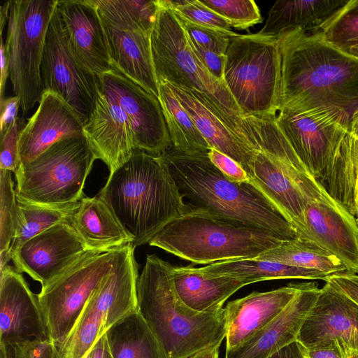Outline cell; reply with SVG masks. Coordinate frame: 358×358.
<instances>
[{
  "label": "cell",
  "mask_w": 358,
  "mask_h": 358,
  "mask_svg": "<svg viewBox=\"0 0 358 358\" xmlns=\"http://www.w3.org/2000/svg\"><path fill=\"white\" fill-rule=\"evenodd\" d=\"M350 133L358 136V112L355 113L352 118Z\"/></svg>",
  "instance_id": "54"
},
{
  "label": "cell",
  "mask_w": 358,
  "mask_h": 358,
  "mask_svg": "<svg viewBox=\"0 0 358 358\" xmlns=\"http://www.w3.org/2000/svg\"><path fill=\"white\" fill-rule=\"evenodd\" d=\"M307 34L358 59V0H349L320 27Z\"/></svg>",
  "instance_id": "37"
},
{
  "label": "cell",
  "mask_w": 358,
  "mask_h": 358,
  "mask_svg": "<svg viewBox=\"0 0 358 358\" xmlns=\"http://www.w3.org/2000/svg\"><path fill=\"white\" fill-rule=\"evenodd\" d=\"M304 282L249 295L229 301L226 314V352L247 341L278 317L303 288Z\"/></svg>",
  "instance_id": "21"
},
{
  "label": "cell",
  "mask_w": 358,
  "mask_h": 358,
  "mask_svg": "<svg viewBox=\"0 0 358 358\" xmlns=\"http://www.w3.org/2000/svg\"><path fill=\"white\" fill-rule=\"evenodd\" d=\"M110 208L134 248L148 243L192 208L183 200L162 156L135 149L97 195Z\"/></svg>",
  "instance_id": "3"
},
{
  "label": "cell",
  "mask_w": 358,
  "mask_h": 358,
  "mask_svg": "<svg viewBox=\"0 0 358 358\" xmlns=\"http://www.w3.org/2000/svg\"><path fill=\"white\" fill-rule=\"evenodd\" d=\"M175 15L193 43L218 54L226 55L231 40L239 35L231 30L199 25Z\"/></svg>",
  "instance_id": "41"
},
{
  "label": "cell",
  "mask_w": 358,
  "mask_h": 358,
  "mask_svg": "<svg viewBox=\"0 0 358 358\" xmlns=\"http://www.w3.org/2000/svg\"><path fill=\"white\" fill-rule=\"evenodd\" d=\"M158 84L159 100L172 148L187 153L208 152L210 147L171 87L162 80Z\"/></svg>",
  "instance_id": "34"
},
{
  "label": "cell",
  "mask_w": 358,
  "mask_h": 358,
  "mask_svg": "<svg viewBox=\"0 0 358 358\" xmlns=\"http://www.w3.org/2000/svg\"><path fill=\"white\" fill-rule=\"evenodd\" d=\"M301 350L304 358H347L342 350L334 342L307 348L301 345Z\"/></svg>",
  "instance_id": "48"
},
{
  "label": "cell",
  "mask_w": 358,
  "mask_h": 358,
  "mask_svg": "<svg viewBox=\"0 0 358 358\" xmlns=\"http://www.w3.org/2000/svg\"><path fill=\"white\" fill-rule=\"evenodd\" d=\"M26 123L18 117L14 126L1 137L0 169L15 173L20 166L18 141Z\"/></svg>",
  "instance_id": "42"
},
{
  "label": "cell",
  "mask_w": 358,
  "mask_h": 358,
  "mask_svg": "<svg viewBox=\"0 0 358 358\" xmlns=\"http://www.w3.org/2000/svg\"><path fill=\"white\" fill-rule=\"evenodd\" d=\"M283 241L271 231L192 208L166 224L148 243L204 264L255 259Z\"/></svg>",
  "instance_id": "5"
},
{
  "label": "cell",
  "mask_w": 358,
  "mask_h": 358,
  "mask_svg": "<svg viewBox=\"0 0 358 358\" xmlns=\"http://www.w3.org/2000/svg\"><path fill=\"white\" fill-rule=\"evenodd\" d=\"M150 39L157 80L188 90L252 147L243 124V115L225 83L213 77L198 59L172 10L159 5Z\"/></svg>",
  "instance_id": "6"
},
{
  "label": "cell",
  "mask_w": 358,
  "mask_h": 358,
  "mask_svg": "<svg viewBox=\"0 0 358 358\" xmlns=\"http://www.w3.org/2000/svg\"><path fill=\"white\" fill-rule=\"evenodd\" d=\"M106 348V339L104 335L95 344L87 358H104Z\"/></svg>",
  "instance_id": "51"
},
{
  "label": "cell",
  "mask_w": 358,
  "mask_h": 358,
  "mask_svg": "<svg viewBox=\"0 0 358 358\" xmlns=\"http://www.w3.org/2000/svg\"><path fill=\"white\" fill-rule=\"evenodd\" d=\"M221 343H220L215 346L198 352L189 358H218Z\"/></svg>",
  "instance_id": "52"
},
{
  "label": "cell",
  "mask_w": 358,
  "mask_h": 358,
  "mask_svg": "<svg viewBox=\"0 0 358 358\" xmlns=\"http://www.w3.org/2000/svg\"><path fill=\"white\" fill-rule=\"evenodd\" d=\"M172 279L179 299L198 313L220 310L229 296L250 284L245 279L206 275L191 265L173 267Z\"/></svg>",
  "instance_id": "28"
},
{
  "label": "cell",
  "mask_w": 358,
  "mask_h": 358,
  "mask_svg": "<svg viewBox=\"0 0 358 358\" xmlns=\"http://www.w3.org/2000/svg\"><path fill=\"white\" fill-rule=\"evenodd\" d=\"M0 344L5 347L8 358L57 357V348L50 340Z\"/></svg>",
  "instance_id": "43"
},
{
  "label": "cell",
  "mask_w": 358,
  "mask_h": 358,
  "mask_svg": "<svg viewBox=\"0 0 358 358\" xmlns=\"http://www.w3.org/2000/svg\"><path fill=\"white\" fill-rule=\"evenodd\" d=\"M162 157L190 208L271 231L284 241L299 238L283 214L257 187L229 180L208 152L187 153L171 148Z\"/></svg>",
  "instance_id": "2"
},
{
  "label": "cell",
  "mask_w": 358,
  "mask_h": 358,
  "mask_svg": "<svg viewBox=\"0 0 358 358\" xmlns=\"http://www.w3.org/2000/svg\"><path fill=\"white\" fill-rule=\"evenodd\" d=\"M274 118L299 158L320 182L348 131L329 115L314 110L281 109Z\"/></svg>",
  "instance_id": "14"
},
{
  "label": "cell",
  "mask_w": 358,
  "mask_h": 358,
  "mask_svg": "<svg viewBox=\"0 0 358 358\" xmlns=\"http://www.w3.org/2000/svg\"><path fill=\"white\" fill-rule=\"evenodd\" d=\"M328 194L358 217V136L348 132L320 182Z\"/></svg>",
  "instance_id": "30"
},
{
  "label": "cell",
  "mask_w": 358,
  "mask_h": 358,
  "mask_svg": "<svg viewBox=\"0 0 358 358\" xmlns=\"http://www.w3.org/2000/svg\"><path fill=\"white\" fill-rule=\"evenodd\" d=\"M87 251L69 221L57 223L26 241L11 258L16 270L43 287Z\"/></svg>",
  "instance_id": "16"
},
{
  "label": "cell",
  "mask_w": 358,
  "mask_h": 358,
  "mask_svg": "<svg viewBox=\"0 0 358 358\" xmlns=\"http://www.w3.org/2000/svg\"><path fill=\"white\" fill-rule=\"evenodd\" d=\"M17 206L11 171L0 169V253L6 252L10 248Z\"/></svg>",
  "instance_id": "39"
},
{
  "label": "cell",
  "mask_w": 358,
  "mask_h": 358,
  "mask_svg": "<svg viewBox=\"0 0 358 358\" xmlns=\"http://www.w3.org/2000/svg\"><path fill=\"white\" fill-rule=\"evenodd\" d=\"M98 157L85 135L53 144L15 173L17 199L59 206L80 201L94 162Z\"/></svg>",
  "instance_id": "8"
},
{
  "label": "cell",
  "mask_w": 358,
  "mask_h": 358,
  "mask_svg": "<svg viewBox=\"0 0 358 358\" xmlns=\"http://www.w3.org/2000/svg\"><path fill=\"white\" fill-rule=\"evenodd\" d=\"M57 8L78 62L97 76L111 71L106 34L92 0H58Z\"/></svg>",
  "instance_id": "19"
},
{
  "label": "cell",
  "mask_w": 358,
  "mask_h": 358,
  "mask_svg": "<svg viewBox=\"0 0 358 358\" xmlns=\"http://www.w3.org/2000/svg\"><path fill=\"white\" fill-rule=\"evenodd\" d=\"M99 89L119 105L133 131L136 149L156 157L164 155L172 143L159 99L113 69L98 76Z\"/></svg>",
  "instance_id": "13"
},
{
  "label": "cell",
  "mask_w": 358,
  "mask_h": 358,
  "mask_svg": "<svg viewBox=\"0 0 358 358\" xmlns=\"http://www.w3.org/2000/svg\"><path fill=\"white\" fill-rule=\"evenodd\" d=\"M255 259L316 270L329 275L348 271L338 258L317 245L299 238L284 241Z\"/></svg>",
  "instance_id": "35"
},
{
  "label": "cell",
  "mask_w": 358,
  "mask_h": 358,
  "mask_svg": "<svg viewBox=\"0 0 358 358\" xmlns=\"http://www.w3.org/2000/svg\"><path fill=\"white\" fill-rule=\"evenodd\" d=\"M13 234L9 250L0 253V269L4 268L20 248L28 240L52 226L69 221L79 201L59 206H48L17 199Z\"/></svg>",
  "instance_id": "32"
},
{
  "label": "cell",
  "mask_w": 358,
  "mask_h": 358,
  "mask_svg": "<svg viewBox=\"0 0 358 358\" xmlns=\"http://www.w3.org/2000/svg\"><path fill=\"white\" fill-rule=\"evenodd\" d=\"M83 134L98 159L108 166L110 173L126 163L136 149L133 131L126 115L99 89L95 107L83 125Z\"/></svg>",
  "instance_id": "22"
},
{
  "label": "cell",
  "mask_w": 358,
  "mask_h": 358,
  "mask_svg": "<svg viewBox=\"0 0 358 358\" xmlns=\"http://www.w3.org/2000/svg\"><path fill=\"white\" fill-rule=\"evenodd\" d=\"M102 20L120 30L152 34L159 10L157 0H92Z\"/></svg>",
  "instance_id": "36"
},
{
  "label": "cell",
  "mask_w": 358,
  "mask_h": 358,
  "mask_svg": "<svg viewBox=\"0 0 358 358\" xmlns=\"http://www.w3.org/2000/svg\"><path fill=\"white\" fill-rule=\"evenodd\" d=\"M166 83L187 111L210 148L235 160L250 176L257 150L245 142L212 108L188 90Z\"/></svg>",
  "instance_id": "25"
},
{
  "label": "cell",
  "mask_w": 358,
  "mask_h": 358,
  "mask_svg": "<svg viewBox=\"0 0 358 358\" xmlns=\"http://www.w3.org/2000/svg\"><path fill=\"white\" fill-rule=\"evenodd\" d=\"M189 41L194 54L205 66L206 70L216 79L224 82L226 55L218 54L213 51L206 50L193 43L189 39Z\"/></svg>",
  "instance_id": "45"
},
{
  "label": "cell",
  "mask_w": 358,
  "mask_h": 358,
  "mask_svg": "<svg viewBox=\"0 0 358 358\" xmlns=\"http://www.w3.org/2000/svg\"><path fill=\"white\" fill-rule=\"evenodd\" d=\"M349 0L277 1L270 8L259 34L278 36L295 29L310 33L320 27Z\"/></svg>",
  "instance_id": "29"
},
{
  "label": "cell",
  "mask_w": 358,
  "mask_h": 358,
  "mask_svg": "<svg viewBox=\"0 0 358 358\" xmlns=\"http://www.w3.org/2000/svg\"><path fill=\"white\" fill-rule=\"evenodd\" d=\"M334 289L358 305V279L351 272H341L328 276L324 280Z\"/></svg>",
  "instance_id": "46"
},
{
  "label": "cell",
  "mask_w": 358,
  "mask_h": 358,
  "mask_svg": "<svg viewBox=\"0 0 358 358\" xmlns=\"http://www.w3.org/2000/svg\"><path fill=\"white\" fill-rule=\"evenodd\" d=\"M296 341L306 348L334 342L347 358H358V305L326 283Z\"/></svg>",
  "instance_id": "15"
},
{
  "label": "cell",
  "mask_w": 358,
  "mask_h": 358,
  "mask_svg": "<svg viewBox=\"0 0 358 358\" xmlns=\"http://www.w3.org/2000/svg\"><path fill=\"white\" fill-rule=\"evenodd\" d=\"M303 240L328 251L358 273V224L355 218L329 194L310 199L303 212Z\"/></svg>",
  "instance_id": "17"
},
{
  "label": "cell",
  "mask_w": 358,
  "mask_h": 358,
  "mask_svg": "<svg viewBox=\"0 0 358 358\" xmlns=\"http://www.w3.org/2000/svg\"><path fill=\"white\" fill-rule=\"evenodd\" d=\"M41 77L43 92L59 95L84 125L96 105L99 79L75 57L57 7L46 34Z\"/></svg>",
  "instance_id": "12"
},
{
  "label": "cell",
  "mask_w": 358,
  "mask_h": 358,
  "mask_svg": "<svg viewBox=\"0 0 358 358\" xmlns=\"http://www.w3.org/2000/svg\"><path fill=\"white\" fill-rule=\"evenodd\" d=\"M102 21L113 67L159 99V84L152 55L151 34L140 31L120 30Z\"/></svg>",
  "instance_id": "26"
},
{
  "label": "cell",
  "mask_w": 358,
  "mask_h": 358,
  "mask_svg": "<svg viewBox=\"0 0 358 358\" xmlns=\"http://www.w3.org/2000/svg\"><path fill=\"white\" fill-rule=\"evenodd\" d=\"M163 8L172 10L177 15L194 24L230 30L229 22L199 0H157Z\"/></svg>",
  "instance_id": "40"
},
{
  "label": "cell",
  "mask_w": 358,
  "mask_h": 358,
  "mask_svg": "<svg viewBox=\"0 0 358 358\" xmlns=\"http://www.w3.org/2000/svg\"><path fill=\"white\" fill-rule=\"evenodd\" d=\"M20 107V97L15 95L0 101V137L7 133L15 124L18 119L17 113Z\"/></svg>",
  "instance_id": "47"
},
{
  "label": "cell",
  "mask_w": 358,
  "mask_h": 358,
  "mask_svg": "<svg viewBox=\"0 0 358 358\" xmlns=\"http://www.w3.org/2000/svg\"><path fill=\"white\" fill-rule=\"evenodd\" d=\"M104 358H111L110 356V354L108 352V348H106V353H105Z\"/></svg>",
  "instance_id": "56"
},
{
  "label": "cell",
  "mask_w": 358,
  "mask_h": 358,
  "mask_svg": "<svg viewBox=\"0 0 358 358\" xmlns=\"http://www.w3.org/2000/svg\"><path fill=\"white\" fill-rule=\"evenodd\" d=\"M1 79H0V101L3 99V94L8 77H9L10 53L8 47L1 36Z\"/></svg>",
  "instance_id": "49"
},
{
  "label": "cell",
  "mask_w": 358,
  "mask_h": 358,
  "mask_svg": "<svg viewBox=\"0 0 358 358\" xmlns=\"http://www.w3.org/2000/svg\"><path fill=\"white\" fill-rule=\"evenodd\" d=\"M208 275H222L245 279L250 284L275 279L322 280L330 275L322 271L257 259H235L198 268Z\"/></svg>",
  "instance_id": "33"
},
{
  "label": "cell",
  "mask_w": 358,
  "mask_h": 358,
  "mask_svg": "<svg viewBox=\"0 0 358 358\" xmlns=\"http://www.w3.org/2000/svg\"><path fill=\"white\" fill-rule=\"evenodd\" d=\"M83 134V124L69 105L57 94L43 92L36 111L19 138L18 169L57 142Z\"/></svg>",
  "instance_id": "20"
},
{
  "label": "cell",
  "mask_w": 358,
  "mask_h": 358,
  "mask_svg": "<svg viewBox=\"0 0 358 358\" xmlns=\"http://www.w3.org/2000/svg\"><path fill=\"white\" fill-rule=\"evenodd\" d=\"M320 293L317 282H304L303 288L278 317L247 341L227 351L224 358H266L296 341Z\"/></svg>",
  "instance_id": "23"
},
{
  "label": "cell",
  "mask_w": 358,
  "mask_h": 358,
  "mask_svg": "<svg viewBox=\"0 0 358 358\" xmlns=\"http://www.w3.org/2000/svg\"><path fill=\"white\" fill-rule=\"evenodd\" d=\"M58 0H11L6 44L10 53L9 78L24 113L43 93L41 77L48 28Z\"/></svg>",
  "instance_id": "10"
},
{
  "label": "cell",
  "mask_w": 358,
  "mask_h": 358,
  "mask_svg": "<svg viewBox=\"0 0 358 358\" xmlns=\"http://www.w3.org/2000/svg\"><path fill=\"white\" fill-rule=\"evenodd\" d=\"M208 154L213 164L229 180L238 184L251 182L248 173L231 157L213 148Z\"/></svg>",
  "instance_id": "44"
},
{
  "label": "cell",
  "mask_w": 358,
  "mask_h": 358,
  "mask_svg": "<svg viewBox=\"0 0 358 358\" xmlns=\"http://www.w3.org/2000/svg\"><path fill=\"white\" fill-rule=\"evenodd\" d=\"M266 358H304L301 344L294 341L270 355Z\"/></svg>",
  "instance_id": "50"
},
{
  "label": "cell",
  "mask_w": 358,
  "mask_h": 358,
  "mask_svg": "<svg viewBox=\"0 0 358 358\" xmlns=\"http://www.w3.org/2000/svg\"><path fill=\"white\" fill-rule=\"evenodd\" d=\"M69 222L87 250L105 252L132 243L109 206L98 196H84Z\"/></svg>",
  "instance_id": "27"
},
{
  "label": "cell",
  "mask_w": 358,
  "mask_h": 358,
  "mask_svg": "<svg viewBox=\"0 0 358 358\" xmlns=\"http://www.w3.org/2000/svg\"><path fill=\"white\" fill-rule=\"evenodd\" d=\"M0 358H8L5 347L0 344Z\"/></svg>",
  "instance_id": "55"
},
{
  "label": "cell",
  "mask_w": 358,
  "mask_h": 358,
  "mask_svg": "<svg viewBox=\"0 0 358 358\" xmlns=\"http://www.w3.org/2000/svg\"><path fill=\"white\" fill-rule=\"evenodd\" d=\"M0 273V343L50 340L38 296L20 272L6 265Z\"/></svg>",
  "instance_id": "18"
},
{
  "label": "cell",
  "mask_w": 358,
  "mask_h": 358,
  "mask_svg": "<svg viewBox=\"0 0 358 358\" xmlns=\"http://www.w3.org/2000/svg\"><path fill=\"white\" fill-rule=\"evenodd\" d=\"M173 268L155 255L147 256L136 285L138 310L164 358H189L225 338V309L198 313L185 306L174 288Z\"/></svg>",
  "instance_id": "4"
},
{
  "label": "cell",
  "mask_w": 358,
  "mask_h": 358,
  "mask_svg": "<svg viewBox=\"0 0 358 358\" xmlns=\"http://www.w3.org/2000/svg\"><path fill=\"white\" fill-rule=\"evenodd\" d=\"M276 36L281 61L279 110L324 113L350 132L358 112V59L301 29Z\"/></svg>",
  "instance_id": "1"
},
{
  "label": "cell",
  "mask_w": 358,
  "mask_h": 358,
  "mask_svg": "<svg viewBox=\"0 0 358 358\" xmlns=\"http://www.w3.org/2000/svg\"><path fill=\"white\" fill-rule=\"evenodd\" d=\"M249 177L283 214L299 238L303 239V212L310 199L284 165L269 153L259 150Z\"/></svg>",
  "instance_id": "24"
},
{
  "label": "cell",
  "mask_w": 358,
  "mask_h": 358,
  "mask_svg": "<svg viewBox=\"0 0 358 358\" xmlns=\"http://www.w3.org/2000/svg\"><path fill=\"white\" fill-rule=\"evenodd\" d=\"M206 7L227 20L231 27L247 29L262 22L259 9L252 0H201Z\"/></svg>",
  "instance_id": "38"
},
{
  "label": "cell",
  "mask_w": 358,
  "mask_h": 358,
  "mask_svg": "<svg viewBox=\"0 0 358 358\" xmlns=\"http://www.w3.org/2000/svg\"><path fill=\"white\" fill-rule=\"evenodd\" d=\"M354 273L355 276L358 279V273Z\"/></svg>",
  "instance_id": "57"
},
{
  "label": "cell",
  "mask_w": 358,
  "mask_h": 358,
  "mask_svg": "<svg viewBox=\"0 0 358 358\" xmlns=\"http://www.w3.org/2000/svg\"><path fill=\"white\" fill-rule=\"evenodd\" d=\"M120 248L105 252L87 251L41 287L37 296L49 339L56 347L69 334L85 306L111 271Z\"/></svg>",
  "instance_id": "11"
},
{
  "label": "cell",
  "mask_w": 358,
  "mask_h": 358,
  "mask_svg": "<svg viewBox=\"0 0 358 358\" xmlns=\"http://www.w3.org/2000/svg\"><path fill=\"white\" fill-rule=\"evenodd\" d=\"M356 221H357V224H358V217H357V218L356 219Z\"/></svg>",
  "instance_id": "58"
},
{
  "label": "cell",
  "mask_w": 358,
  "mask_h": 358,
  "mask_svg": "<svg viewBox=\"0 0 358 358\" xmlns=\"http://www.w3.org/2000/svg\"><path fill=\"white\" fill-rule=\"evenodd\" d=\"M10 1L3 3L0 6V24H1V35L3 34V30L6 22H8Z\"/></svg>",
  "instance_id": "53"
},
{
  "label": "cell",
  "mask_w": 358,
  "mask_h": 358,
  "mask_svg": "<svg viewBox=\"0 0 358 358\" xmlns=\"http://www.w3.org/2000/svg\"><path fill=\"white\" fill-rule=\"evenodd\" d=\"M105 336L111 358H164L156 337L138 310L116 322Z\"/></svg>",
  "instance_id": "31"
},
{
  "label": "cell",
  "mask_w": 358,
  "mask_h": 358,
  "mask_svg": "<svg viewBox=\"0 0 358 358\" xmlns=\"http://www.w3.org/2000/svg\"><path fill=\"white\" fill-rule=\"evenodd\" d=\"M134 249L131 243L120 249L111 271L85 306L69 334L56 347V358H87L111 327L138 310Z\"/></svg>",
  "instance_id": "9"
},
{
  "label": "cell",
  "mask_w": 358,
  "mask_h": 358,
  "mask_svg": "<svg viewBox=\"0 0 358 358\" xmlns=\"http://www.w3.org/2000/svg\"><path fill=\"white\" fill-rule=\"evenodd\" d=\"M224 82L243 116L276 115L281 98L277 36L258 32L232 38L226 52Z\"/></svg>",
  "instance_id": "7"
}]
</instances>
